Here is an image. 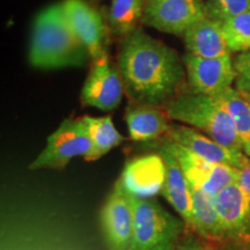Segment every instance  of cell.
Listing matches in <instances>:
<instances>
[{
	"mask_svg": "<svg viewBox=\"0 0 250 250\" xmlns=\"http://www.w3.org/2000/svg\"><path fill=\"white\" fill-rule=\"evenodd\" d=\"M167 138H169L170 142L184 146L205 160L230 166L236 169L243 167L250 159L245 152L228 148L188 125L170 124Z\"/></svg>",
	"mask_w": 250,
	"mask_h": 250,
	"instance_id": "11",
	"label": "cell"
},
{
	"mask_svg": "<svg viewBox=\"0 0 250 250\" xmlns=\"http://www.w3.org/2000/svg\"><path fill=\"white\" fill-rule=\"evenodd\" d=\"M101 228L109 250H132L134 215L130 193L121 180L101 210Z\"/></svg>",
	"mask_w": 250,
	"mask_h": 250,
	"instance_id": "6",
	"label": "cell"
},
{
	"mask_svg": "<svg viewBox=\"0 0 250 250\" xmlns=\"http://www.w3.org/2000/svg\"><path fill=\"white\" fill-rule=\"evenodd\" d=\"M144 0H112L109 9V24L115 34L127 36L138 29L144 15Z\"/></svg>",
	"mask_w": 250,
	"mask_h": 250,
	"instance_id": "21",
	"label": "cell"
},
{
	"mask_svg": "<svg viewBox=\"0 0 250 250\" xmlns=\"http://www.w3.org/2000/svg\"><path fill=\"white\" fill-rule=\"evenodd\" d=\"M228 0H208L205 2V12H206V17L213 13L214 11H217L218 8H220L221 6H224Z\"/></svg>",
	"mask_w": 250,
	"mask_h": 250,
	"instance_id": "26",
	"label": "cell"
},
{
	"mask_svg": "<svg viewBox=\"0 0 250 250\" xmlns=\"http://www.w3.org/2000/svg\"><path fill=\"white\" fill-rule=\"evenodd\" d=\"M66 17L78 37L88 50L90 58L108 54L107 28L98 11L86 0H64L62 2Z\"/></svg>",
	"mask_w": 250,
	"mask_h": 250,
	"instance_id": "12",
	"label": "cell"
},
{
	"mask_svg": "<svg viewBox=\"0 0 250 250\" xmlns=\"http://www.w3.org/2000/svg\"><path fill=\"white\" fill-rule=\"evenodd\" d=\"M250 11V0H228V1L208 18L223 22L228 19L237 17V15Z\"/></svg>",
	"mask_w": 250,
	"mask_h": 250,
	"instance_id": "24",
	"label": "cell"
},
{
	"mask_svg": "<svg viewBox=\"0 0 250 250\" xmlns=\"http://www.w3.org/2000/svg\"><path fill=\"white\" fill-rule=\"evenodd\" d=\"M123 93L124 83L120 70L112 64L108 54L94 59L81 90L83 104L102 111H111L120 105Z\"/></svg>",
	"mask_w": 250,
	"mask_h": 250,
	"instance_id": "8",
	"label": "cell"
},
{
	"mask_svg": "<svg viewBox=\"0 0 250 250\" xmlns=\"http://www.w3.org/2000/svg\"><path fill=\"white\" fill-rule=\"evenodd\" d=\"M183 39L188 54L197 57L218 58L232 54L225 39L221 22L208 17L188 28Z\"/></svg>",
	"mask_w": 250,
	"mask_h": 250,
	"instance_id": "15",
	"label": "cell"
},
{
	"mask_svg": "<svg viewBox=\"0 0 250 250\" xmlns=\"http://www.w3.org/2000/svg\"><path fill=\"white\" fill-rule=\"evenodd\" d=\"M164 110L169 120L202 131L228 148L245 152L232 117L213 96L181 93L166 103Z\"/></svg>",
	"mask_w": 250,
	"mask_h": 250,
	"instance_id": "3",
	"label": "cell"
},
{
	"mask_svg": "<svg viewBox=\"0 0 250 250\" xmlns=\"http://www.w3.org/2000/svg\"><path fill=\"white\" fill-rule=\"evenodd\" d=\"M90 147L92 143L83 118H66L48 137L45 148L31 162L29 169H64L74 158H83Z\"/></svg>",
	"mask_w": 250,
	"mask_h": 250,
	"instance_id": "5",
	"label": "cell"
},
{
	"mask_svg": "<svg viewBox=\"0 0 250 250\" xmlns=\"http://www.w3.org/2000/svg\"><path fill=\"white\" fill-rule=\"evenodd\" d=\"M130 138L134 142H152L167 136L169 131V118L165 110L145 103L133 102L127 107L125 114Z\"/></svg>",
	"mask_w": 250,
	"mask_h": 250,
	"instance_id": "17",
	"label": "cell"
},
{
	"mask_svg": "<svg viewBox=\"0 0 250 250\" xmlns=\"http://www.w3.org/2000/svg\"><path fill=\"white\" fill-rule=\"evenodd\" d=\"M221 26L232 52L250 50V11L223 21Z\"/></svg>",
	"mask_w": 250,
	"mask_h": 250,
	"instance_id": "22",
	"label": "cell"
},
{
	"mask_svg": "<svg viewBox=\"0 0 250 250\" xmlns=\"http://www.w3.org/2000/svg\"><path fill=\"white\" fill-rule=\"evenodd\" d=\"M215 206L225 234L246 235L250 229V202L236 182L221 190L214 197Z\"/></svg>",
	"mask_w": 250,
	"mask_h": 250,
	"instance_id": "16",
	"label": "cell"
},
{
	"mask_svg": "<svg viewBox=\"0 0 250 250\" xmlns=\"http://www.w3.org/2000/svg\"><path fill=\"white\" fill-rule=\"evenodd\" d=\"M118 70L125 92L134 102L156 107L177 95L186 74L179 54L142 29L124 37Z\"/></svg>",
	"mask_w": 250,
	"mask_h": 250,
	"instance_id": "1",
	"label": "cell"
},
{
	"mask_svg": "<svg viewBox=\"0 0 250 250\" xmlns=\"http://www.w3.org/2000/svg\"><path fill=\"white\" fill-rule=\"evenodd\" d=\"M121 182L134 196L147 198L162 190L165 181V162L161 155L134 159L124 168Z\"/></svg>",
	"mask_w": 250,
	"mask_h": 250,
	"instance_id": "14",
	"label": "cell"
},
{
	"mask_svg": "<svg viewBox=\"0 0 250 250\" xmlns=\"http://www.w3.org/2000/svg\"><path fill=\"white\" fill-rule=\"evenodd\" d=\"M236 71V88L250 95V50L241 52L234 61Z\"/></svg>",
	"mask_w": 250,
	"mask_h": 250,
	"instance_id": "23",
	"label": "cell"
},
{
	"mask_svg": "<svg viewBox=\"0 0 250 250\" xmlns=\"http://www.w3.org/2000/svg\"><path fill=\"white\" fill-rule=\"evenodd\" d=\"M130 198L134 215L132 250H175L180 221L153 199L132 193Z\"/></svg>",
	"mask_w": 250,
	"mask_h": 250,
	"instance_id": "4",
	"label": "cell"
},
{
	"mask_svg": "<svg viewBox=\"0 0 250 250\" xmlns=\"http://www.w3.org/2000/svg\"><path fill=\"white\" fill-rule=\"evenodd\" d=\"M160 155L165 162L162 196L181 215L184 223L192 227V196L189 181L167 144L162 147Z\"/></svg>",
	"mask_w": 250,
	"mask_h": 250,
	"instance_id": "13",
	"label": "cell"
},
{
	"mask_svg": "<svg viewBox=\"0 0 250 250\" xmlns=\"http://www.w3.org/2000/svg\"><path fill=\"white\" fill-rule=\"evenodd\" d=\"M206 17L203 0H146L142 22L173 35H184L188 28Z\"/></svg>",
	"mask_w": 250,
	"mask_h": 250,
	"instance_id": "7",
	"label": "cell"
},
{
	"mask_svg": "<svg viewBox=\"0 0 250 250\" xmlns=\"http://www.w3.org/2000/svg\"><path fill=\"white\" fill-rule=\"evenodd\" d=\"M190 189L192 196V228L206 237H220L225 235L214 197L193 184H190Z\"/></svg>",
	"mask_w": 250,
	"mask_h": 250,
	"instance_id": "19",
	"label": "cell"
},
{
	"mask_svg": "<svg viewBox=\"0 0 250 250\" xmlns=\"http://www.w3.org/2000/svg\"><path fill=\"white\" fill-rule=\"evenodd\" d=\"M233 250H250V235H247V237H243L241 245L234 247Z\"/></svg>",
	"mask_w": 250,
	"mask_h": 250,
	"instance_id": "28",
	"label": "cell"
},
{
	"mask_svg": "<svg viewBox=\"0 0 250 250\" xmlns=\"http://www.w3.org/2000/svg\"><path fill=\"white\" fill-rule=\"evenodd\" d=\"M88 58V50L72 28L62 2L37 14L29 46L31 66L42 70L83 66Z\"/></svg>",
	"mask_w": 250,
	"mask_h": 250,
	"instance_id": "2",
	"label": "cell"
},
{
	"mask_svg": "<svg viewBox=\"0 0 250 250\" xmlns=\"http://www.w3.org/2000/svg\"><path fill=\"white\" fill-rule=\"evenodd\" d=\"M88 130L92 147L90 151L83 156L85 161L92 162L101 159L103 155L111 151L112 148L120 146L124 142V136L118 132L114 125L110 115L101 117H94L85 115L83 116Z\"/></svg>",
	"mask_w": 250,
	"mask_h": 250,
	"instance_id": "18",
	"label": "cell"
},
{
	"mask_svg": "<svg viewBox=\"0 0 250 250\" xmlns=\"http://www.w3.org/2000/svg\"><path fill=\"white\" fill-rule=\"evenodd\" d=\"M236 183L246 193L250 202V159L243 167L237 169V180Z\"/></svg>",
	"mask_w": 250,
	"mask_h": 250,
	"instance_id": "25",
	"label": "cell"
},
{
	"mask_svg": "<svg viewBox=\"0 0 250 250\" xmlns=\"http://www.w3.org/2000/svg\"><path fill=\"white\" fill-rule=\"evenodd\" d=\"M176 250H212L210 247L203 245L197 241H188L183 243L182 246H180Z\"/></svg>",
	"mask_w": 250,
	"mask_h": 250,
	"instance_id": "27",
	"label": "cell"
},
{
	"mask_svg": "<svg viewBox=\"0 0 250 250\" xmlns=\"http://www.w3.org/2000/svg\"><path fill=\"white\" fill-rule=\"evenodd\" d=\"M213 98L232 117L236 132L241 139L243 151L250 158V95L229 87Z\"/></svg>",
	"mask_w": 250,
	"mask_h": 250,
	"instance_id": "20",
	"label": "cell"
},
{
	"mask_svg": "<svg viewBox=\"0 0 250 250\" xmlns=\"http://www.w3.org/2000/svg\"><path fill=\"white\" fill-rule=\"evenodd\" d=\"M167 146L176 156L189 183L201 188L210 196L215 197L225 188L236 182V168L205 160L177 143L169 142Z\"/></svg>",
	"mask_w": 250,
	"mask_h": 250,
	"instance_id": "10",
	"label": "cell"
},
{
	"mask_svg": "<svg viewBox=\"0 0 250 250\" xmlns=\"http://www.w3.org/2000/svg\"><path fill=\"white\" fill-rule=\"evenodd\" d=\"M190 92L215 96L232 87L236 71L230 56L202 58L187 54L182 57Z\"/></svg>",
	"mask_w": 250,
	"mask_h": 250,
	"instance_id": "9",
	"label": "cell"
}]
</instances>
